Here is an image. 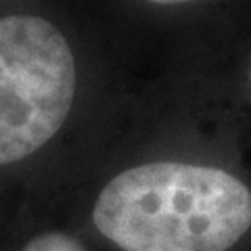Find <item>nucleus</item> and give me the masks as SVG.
Masks as SVG:
<instances>
[{
  "mask_svg": "<svg viewBox=\"0 0 251 251\" xmlns=\"http://www.w3.org/2000/svg\"><path fill=\"white\" fill-rule=\"evenodd\" d=\"M92 220L124 251H226L251 226V193L218 168L145 163L100 191Z\"/></svg>",
  "mask_w": 251,
  "mask_h": 251,
  "instance_id": "obj_1",
  "label": "nucleus"
},
{
  "mask_svg": "<svg viewBox=\"0 0 251 251\" xmlns=\"http://www.w3.org/2000/svg\"><path fill=\"white\" fill-rule=\"evenodd\" d=\"M74 97L75 61L61 31L36 15L0 19V166L49 143Z\"/></svg>",
  "mask_w": 251,
  "mask_h": 251,
  "instance_id": "obj_2",
  "label": "nucleus"
},
{
  "mask_svg": "<svg viewBox=\"0 0 251 251\" xmlns=\"http://www.w3.org/2000/svg\"><path fill=\"white\" fill-rule=\"evenodd\" d=\"M23 251H84V247L75 239L61 232H46L31 239Z\"/></svg>",
  "mask_w": 251,
  "mask_h": 251,
  "instance_id": "obj_3",
  "label": "nucleus"
},
{
  "mask_svg": "<svg viewBox=\"0 0 251 251\" xmlns=\"http://www.w3.org/2000/svg\"><path fill=\"white\" fill-rule=\"evenodd\" d=\"M155 4H182V2H193V0H149Z\"/></svg>",
  "mask_w": 251,
  "mask_h": 251,
  "instance_id": "obj_4",
  "label": "nucleus"
}]
</instances>
